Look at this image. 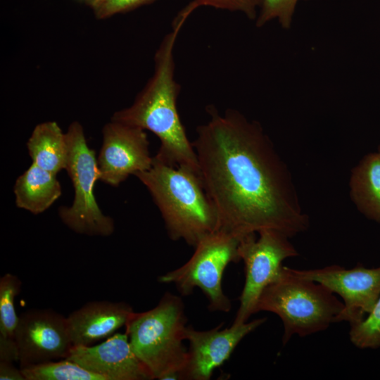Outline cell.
Returning a JSON list of instances; mask_svg holds the SVG:
<instances>
[{"label": "cell", "mask_w": 380, "mask_h": 380, "mask_svg": "<svg viewBox=\"0 0 380 380\" xmlns=\"http://www.w3.org/2000/svg\"><path fill=\"white\" fill-rule=\"evenodd\" d=\"M207 112L192 144L219 229L239 239L264 229L291 238L308 229L291 173L261 125L234 109Z\"/></svg>", "instance_id": "obj_1"}, {"label": "cell", "mask_w": 380, "mask_h": 380, "mask_svg": "<svg viewBox=\"0 0 380 380\" xmlns=\"http://www.w3.org/2000/svg\"><path fill=\"white\" fill-rule=\"evenodd\" d=\"M187 18L177 14L154 56L153 72L132 104L114 113L111 120L147 129L160 141L153 158L200 175L197 156L177 109L181 87L175 79V46Z\"/></svg>", "instance_id": "obj_2"}, {"label": "cell", "mask_w": 380, "mask_h": 380, "mask_svg": "<svg viewBox=\"0 0 380 380\" xmlns=\"http://www.w3.org/2000/svg\"><path fill=\"white\" fill-rule=\"evenodd\" d=\"M158 206L170 238L195 246L205 236L219 230L216 210L200 175L153 158L146 171L134 175Z\"/></svg>", "instance_id": "obj_3"}, {"label": "cell", "mask_w": 380, "mask_h": 380, "mask_svg": "<svg viewBox=\"0 0 380 380\" xmlns=\"http://www.w3.org/2000/svg\"><path fill=\"white\" fill-rule=\"evenodd\" d=\"M186 322L182 298L170 292L153 308L130 316L125 325L129 343L153 379H181L188 355Z\"/></svg>", "instance_id": "obj_4"}, {"label": "cell", "mask_w": 380, "mask_h": 380, "mask_svg": "<svg viewBox=\"0 0 380 380\" xmlns=\"http://www.w3.org/2000/svg\"><path fill=\"white\" fill-rule=\"evenodd\" d=\"M343 307L327 287L295 276L283 266L280 277L260 294L255 313L268 311L280 317L286 344L293 335L304 337L325 330L337 322Z\"/></svg>", "instance_id": "obj_5"}, {"label": "cell", "mask_w": 380, "mask_h": 380, "mask_svg": "<svg viewBox=\"0 0 380 380\" xmlns=\"http://www.w3.org/2000/svg\"><path fill=\"white\" fill-rule=\"evenodd\" d=\"M68 158L65 170L73 184L75 196L70 207L62 206L58 215L73 232L88 236H110L115 230L113 220L99 208L94 194L100 172L95 151L86 141L82 125L72 122L65 133Z\"/></svg>", "instance_id": "obj_6"}, {"label": "cell", "mask_w": 380, "mask_h": 380, "mask_svg": "<svg viewBox=\"0 0 380 380\" xmlns=\"http://www.w3.org/2000/svg\"><path fill=\"white\" fill-rule=\"evenodd\" d=\"M239 241V238L222 230L212 232L198 242L186 263L159 276L158 281L173 284L183 296L198 288L208 298L209 310L227 312L232 303L222 290V279L227 266L241 260Z\"/></svg>", "instance_id": "obj_7"}, {"label": "cell", "mask_w": 380, "mask_h": 380, "mask_svg": "<svg viewBox=\"0 0 380 380\" xmlns=\"http://www.w3.org/2000/svg\"><path fill=\"white\" fill-rule=\"evenodd\" d=\"M240 239L239 255L244 262L245 283L239 296V308L232 324L248 322L255 313L262 291L281 275L284 260L298 255L288 236L273 229H264Z\"/></svg>", "instance_id": "obj_8"}, {"label": "cell", "mask_w": 380, "mask_h": 380, "mask_svg": "<svg viewBox=\"0 0 380 380\" xmlns=\"http://www.w3.org/2000/svg\"><path fill=\"white\" fill-rule=\"evenodd\" d=\"M285 267L291 274L321 284L342 298L344 307L337 322L351 324L362 320L380 298V266L367 268L357 265L346 269L335 265L312 270Z\"/></svg>", "instance_id": "obj_9"}, {"label": "cell", "mask_w": 380, "mask_h": 380, "mask_svg": "<svg viewBox=\"0 0 380 380\" xmlns=\"http://www.w3.org/2000/svg\"><path fill=\"white\" fill-rule=\"evenodd\" d=\"M102 134L97 158L99 180L118 186L129 175L151 167L153 157L144 129L111 120L104 125Z\"/></svg>", "instance_id": "obj_10"}, {"label": "cell", "mask_w": 380, "mask_h": 380, "mask_svg": "<svg viewBox=\"0 0 380 380\" xmlns=\"http://www.w3.org/2000/svg\"><path fill=\"white\" fill-rule=\"evenodd\" d=\"M15 338L20 367L67 358L73 346L67 317L51 309L22 313Z\"/></svg>", "instance_id": "obj_11"}, {"label": "cell", "mask_w": 380, "mask_h": 380, "mask_svg": "<svg viewBox=\"0 0 380 380\" xmlns=\"http://www.w3.org/2000/svg\"><path fill=\"white\" fill-rule=\"evenodd\" d=\"M266 321L255 319L242 324H232L221 329L223 322L215 328L199 331L187 326L185 341L189 343L186 363L180 374L181 379L208 380L214 370L229 360L232 353L248 334Z\"/></svg>", "instance_id": "obj_12"}, {"label": "cell", "mask_w": 380, "mask_h": 380, "mask_svg": "<svg viewBox=\"0 0 380 380\" xmlns=\"http://www.w3.org/2000/svg\"><path fill=\"white\" fill-rule=\"evenodd\" d=\"M67 359L104 380L153 379L132 349L126 333L114 334L99 344L73 346Z\"/></svg>", "instance_id": "obj_13"}, {"label": "cell", "mask_w": 380, "mask_h": 380, "mask_svg": "<svg viewBox=\"0 0 380 380\" xmlns=\"http://www.w3.org/2000/svg\"><path fill=\"white\" fill-rule=\"evenodd\" d=\"M134 312L125 302L91 301L67 317L73 346H88L111 336L125 326Z\"/></svg>", "instance_id": "obj_14"}, {"label": "cell", "mask_w": 380, "mask_h": 380, "mask_svg": "<svg viewBox=\"0 0 380 380\" xmlns=\"http://www.w3.org/2000/svg\"><path fill=\"white\" fill-rule=\"evenodd\" d=\"M350 197L358 211L380 223V155L369 153L353 168L349 180Z\"/></svg>", "instance_id": "obj_15"}, {"label": "cell", "mask_w": 380, "mask_h": 380, "mask_svg": "<svg viewBox=\"0 0 380 380\" xmlns=\"http://www.w3.org/2000/svg\"><path fill=\"white\" fill-rule=\"evenodd\" d=\"M16 205L33 214L47 210L61 195L56 175L34 164L20 175L14 184Z\"/></svg>", "instance_id": "obj_16"}, {"label": "cell", "mask_w": 380, "mask_h": 380, "mask_svg": "<svg viewBox=\"0 0 380 380\" xmlns=\"http://www.w3.org/2000/svg\"><path fill=\"white\" fill-rule=\"evenodd\" d=\"M27 146L32 163L55 175L66 168L68 146L65 133L54 121L38 124Z\"/></svg>", "instance_id": "obj_17"}, {"label": "cell", "mask_w": 380, "mask_h": 380, "mask_svg": "<svg viewBox=\"0 0 380 380\" xmlns=\"http://www.w3.org/2000/svg\"><path fill=\"white\" fill-rule=\"evenodd\" d=\"M26 380H104L67 358L20 367Z\"/></svg>", "instance_id": "obj_18"}, {"label": "cell", "mask_w": 380, "mask_h": 380, "mask_svg": "<svg viewBox=\"0 0 380 380\" xmlns=\"http://www.w3.org/2000/svg\"><path fill=\"white\" fill-rule=\"evenodd\" d=\"M21 281L11 273L0 278V340L15 341L19 317L15 308V298L21 289Z\"/></svg>", "instance_id": "obj_19"}, {"label": "cell", "mask_w": 380, "mask_h": 380, "mask_svg": "<svg viewBox=\"0 0 380 380\" xmlns=\"http://www.w3.org/2000/svg\"><path fill=\"white\" fill-rule=\"evenodd\" d=\"M349 337L360 349L380 348V298L362 320L350 324Z\"/></svg>", "instance_id": "obj_20"}, {"label": "cell", "mask_w": 380, "mask_h": 380, "mask_svg": "<svg viewBox=\"0 0 380 380\" xmlns=\"http://www.w3.org/2000/svg\"><path fill=\"white\" fill-rule=\"evenodd\" d=\"M299 0H260L255 25L262 27L277 20L284 28L291 27L296 4Z\"/></svg>", "instance_id": "obj_21"}, {"label": "cell", "mask_w": 380, "mask_h": 380, "mask_svg": "<svg viewBox=\"0 0 380 380\" xmlns=\"http://www.w3.org/2000/svg\"><path fill=\"white\" fill-rule=\"evenodd\" d=\"M260 0H191L183 9L190 15L201 6L241 12L251 20L258 15Z\"/></svg>", "instance_id": "obj_22"}, {"label": "cell", "mask_w": 380, "mask_h": 380, "mask_svg": "<svg viewBox=\"0 0 380 380\" xmlns=\"http://www.w3.org/2000/svg\"><path fill=\"white\" fill-rule=\"evenodd\" d=\"M156 0H102L89 3L98 19H106L119 13H126Z\"/></svg>", "instance_id": "obj_23"}, {"label": "cell", "mask_w": 380, "mask_h": 380, "mask_svg": "<svg viewBox=\"0 0 380 380\" xmlns=\"http://www.w3.org/2000/svg\"><path fill=\"white\" fill-rule=\"evenodd\" d=\"M0 379L26 380L20 367L18 369L13 362L7 361H0Z\"/></svg>", "instance_id": "obj_24"}, {"label": "cell", "mask_w": 380, "mask_h": 380, "mask_svg": "<svg viewBox=\"0 0 380 380\" xmlns=\"http://www.w3.org/2000/svg\"><path fill=\"white\" fill-rule=\"evenodd\" d=\"M102 0H90L89 3H94V2H99V1H101Z\"/></svg>", "instance_id": "obj_25"}, {"label": "cell", "mask_w": 380, "mask_h": 380, "mask_svg": "<svg viewBox=\"0 0 380 380\" xmlns=\"http://www.w3.org/2000/svg\"><path fill=\"white\" fill-rule=\"evenodd\" d=\"M377 152H378V153H379V155H380V145L378 146Z\"/></svg>", "instance_id": "obj_26"}]
</instances>
